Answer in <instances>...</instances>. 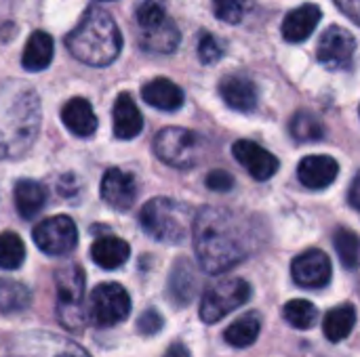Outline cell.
I'll use <instances>...</instances> for the list:
<instances>
[{
	"label": "cell",
	"mask_w": 360,
	"mask_h": 357,
	"mask_svg": "<svg viewBox=\"0 0 360 357\" xmlns=\"http://www.w3.org/2000/svg\"><path fill=\"white\" fill-rule=\"evenodd\" d=\"M194 250L209 274H224L247 257V238L240 219L226 210L205 206L194 219Z\"/></svg>",
	"instance_id": "cell-1"
},
{
	"label": "cell",
	"mask_w": 360,
	"mask_h": 357,
	"mask_svg": "<svg viewBox=\"0 0 360 357\" xmlns=\"http://www.w3.org/2000/svg\"><path fill=\"white\" fill-rule=\"evenodd\" d=\"M40 130V99L25 82L0 84V160L23 156Z\"/></svg>",
	"instance_id": "cell-2"
},
{
	"label": "cell",
	"mask_w": 360,
	"mask_h": 357,
	"mask_svg": "<svg viewBox=\"0 0 360 357\" xmlns=\"http://www.w3.org/2000/svg\"><path fill=\"white\" fill-rule=\"evenodd\" d=\"M65 46L78 61L103 67L116 61L122 48V36L110 13L89 6L78 25L65 36Z\"/></svg>",
	"instance_id": "cell-3"
},
{
	"label": "cell",
	"mask_w": 360,
	"mask_h": 357,
	"mask_svg": "<svg viewBox=\"0 0 360 357\" xmlns=\"http://www.w3.org/2000/svg\"><path fill=\"white\" fill-rule=\"evenodd\" d=\"M194 210L173 198H154L139 213L143 231L165 244L186 242L194 229Z\"/></svg>",
	"instance_id": "cell-4"
},
{
	"label": "cell",
	"mask_w": 360,
	"mask_h": 357,
	"mask_svg": "<svg viewBox=\"0 0 360 357\" xmlns=\"http://www.w3.org/2000/svg\"><path fill=\"white\" fill-rule=\"evenodd\" d=\"M57 286V318L59 322L78 332L84 328L86 311H84V274L78 265H65L55 271Z\"/></svg>",
	"instance_id": "cell-5"
},
{
	"label": "cell",
	"mask_w": 360,
	"mask_h": 357,
	"mask_svg": "<svg viewBox=\"0 0 360 357\" xmlns=\"http://www.w3.org/2000/svg\"><path fill=\"white\" fill-rule=\"evenodd\" d=\"M154 154L173 168H192L202 158V139L194 130L167 126L154 137Z\"/></svg>",
	"instance_id": "cell-6"
},
{
	"label": "cell",
	"mask_w": 360,
	"mask_h": 357,
	"mask_svg": "<svg viewBox=\"0 0 360 357\" xmlns=\"http://www.w3.org/2000/svg\"><path fill=\"white\" fill-rule=\"evenodd\" d=\"M251 299V286L243 278H224L211 284L200 301V320L217 324Z\"/></svg>",
	"instance_id": "cell-7"
},
{
	"label": "cell",
	"mask_w": 360,
	"mask_h": 357,
	"mask_svg": "<svg viewBox=\"0 0 360 357\" xmlns=\"http://www.w3.org/2000/svg\"><path fill=\"white\" fill-rule=\"evenodd\" d=\"M89 320L99 328H112L131 314V297L120 284H99L89 303Z\"/></svg>",
	"instance_id": "cell-8"
},
{
	"label": "cell",
	"mask_w": 360,
	"mask_h": 357,
	"mask_svg": "<svg viewBox=\"0 0 360 357\" xmlns=\"http://www.w3.org/2000/svg\"><path fill=\"white\" fill-rule=\"evenodd\" d=\"M2 357H91L74 341L61 339L51 332H32L17 337L11 351Z\"/></svg>",
	"instance_id": "cell-9"
},
{
	"label": "cell",
	"mask_w": 360,
	"mask_h": 357,
	"mask_svg": "<svg viewBox=\"0 0 360 357\" xmlns=\"http://www.w3.org/2000/svg\"><path fill=\"white\" fill-rule=\"evenodd\" d=\"M34 242L44 255L63 257L72 252L78 244L76 223L65 215L51 217L34 227Z\"/></svg>",
	"instance_id": "cell-10"
},
{
	"label": "cell",
	"mask_w": 360,
	"mask_h": 357,
	"mask_svg": "<svg viewBox=\"0 0 360 357\" xmlns=\"http://www.w3.org/2000/svg\"><path fill=\"white\" fill-rule=\"evenodd\" d=\"M354 50H356L354 36L346 27L331 25L319 42L316 57L327 69H344L350 65Z\"/></svg>",
	"instance_id": "cell-11"
},
{
	"label": "cell",
	"mask_w": 360,
	"mask_h": 357,
	"mask_svg": "<svg viewBox=\"0 0 360 357\" xmlns=\"http://www.w3.org/2000/svg\"><path fill=\"white\" fill-rule=\"evenodd\" d=\"M291 276L302 288H323L331 280V261L323 250L310 248L293 259Z\"/></svg>",
	"instance_id": "cell-12"
},
{
	"label": "cell",
	"mask_w": 360,
	"mask_h": 357,
	"mask_svg": "<svg viewBox=\"0 0 360 357\" xmlns=\"http://www.w3.org/2000/svg\"><path fill=\"white\" fill-rule=\"evenodd\" d=\"M232 154L236 162L245 166L247 173L257 181H268L278 170V158L255 141H249V139L236 141L232 145Z\"/></svg>",
	"instance_id": "cell-13"
},
{
	"label": "cell",
	"mask_w": 360,
	"mask_h": 357,
	"mask_svg": "<svg viewBox=\"0 0 360 357\" xmlns=\"http://www.w3.org/2000/svg\"><path fill=\"white\" fill-rule=\"evenodd\" d=\"M101 198L116 210H129L137 200V181L120 168L105 170L101 179Z\"/></svg>",
	"instance_id": "cell-14"
},
{
	"label": "cell",
	"mask_w": 360,
	"mask_h": 357,
	"mask_svg": "<svg viewBox=\"0 0 360 357\" xmlns=\"http://www.w3.org/2000/svg\"><path fill=\"white\" fill-rule=\"evenodd\" d=\"M198 286H200V278L194 263L190 259H177L167 284V295L171 303L177 307H186L196 297Z\"/></svg>",
	"instance_id": "cell-15"
},
{
	"label": "cell",
	"mask_w": 360,
	"mask_h": 357,
	"mask_svg": "<svg viewBox=\"0 0 360 357\" xmlns=\"http://www.w3.org/2000/svg\"><path fill=\"white\" fill-rule=\"evenodd\" d=\"M340 173V164L331 156H308L300 162L297 177L308 189L329 187Z\"/></svg>",
	"instance_id": "cell-16"
},
{
	"label": "cell",
	"mask_w": 360,
	"mask_h": 357,
	"mask_svg": "<svg viewBox=\"0 0 360 357\" xmlns=\"http://www.w3.org/2000/svg\"><path fill=\"white\" fill-rule=\"evenodd\" d=\"M219 95L226 101V105L236 112H253L257 105V88L253 80H249L247 76H226L219 82Z\"/></svg>",
	"instance_id": "cell-17"
},
{
	"label": "cell",
	"mask_w": 360,
	"mask_h": 357,
	"mask_svg": "<svg viewBox=\"0 0 360 357\" xmlns=\"http://www.w3.org/2000/svg\"><path fill=\"white\" fill-rule=\"evenodd\" d=\"M323 11L319 4H302L293 8L283 21V36L289 42H304L321 23Z\"/></svg>",
	"instance_id": "cell-18"
},
{
	"label": "cell",
	"mask_w": 360,
	"mask_h": 357,
	"mask_svg": "<svg viewBox=\"0 0 360 357\" xmlns=\"http://www.w3.org/2000/svg\"><path fill=\"white\" fill-rule=\"evenodd\" d=\"M112 118H114V135H116V139L131 141L143 128L141 112H139V107L135 105V101H133V97L129 93L118 95V99L114 103Z\"/></svg>",
	"instance_id": "cell-19"
},
{
	"label": "cell",
	"mask_w": 360,
	"mask_h": 357,
	"mask_svg": "<svg viewBox=\"0 0 360 357\" xmlns=\"http://www.w3.org/2000/svg\"><path fill=\"white\" fill-rule=\"evenodd\" d=\"M61 120L65 124V128L76 135V137H91L97 130V116L91 107V103L82 97H74L70 99L63 109H61Z\"/></svg>",
	"instance_id": "cell-20"
},
{
	"label": "cell",
	"mask_w": 360,
	"mask_h": 357,
	"mask_svg": "<svg viewBox=\"0 0 360 357\" xmlns=\"http://www.w3.org/2000/svg\"><path fill=\"white\" fill-rule=\"evenodd\" d=\"M141 97L148 105L162 112H175L184 105V90L169 78H154L146 82L141 88Z\"/></svg>",
	"instance_id": "cell-21"
},
{
	"label": "cell",
	"mask_w": 360,
	"mask_h": 357,
	"mask_svg": "<svg viewBox=\"0 0 360 357\" xmlns=\"http://www.w3.org/2000/svg\"><path fill=\"white\" fill-rule=\"evenodd\" d=\"M13 200L21 219H34L46 204V189L38 181L21 179L15 183Z\"/></svg>",
	"instance_id": "cell-22"
},
{
	"label": "cell",
	"mask_w": 360,
	"mask_h": 357,
	"mask_svg": "<svg viewBox=\"0 0 360 357\" xmlns=\"http://www.w3.org/2000/svg\"><path fill=\"white\" fill-rule=\"evenodd\" d=\"M131 248L124 240L108 236V238H99L93 246H91V257L95 261V265H99L101 269H118L129 261Z\"/></svg>",
	"instance_id": "cell-23"
},
{
	"label": "cell",
	"mask_w": 360,
	"mask_h": 357,
	"mask_svg": "<svg viewBox=\"0 0 360 357\" xmlns=\"http://www.w3.org/2000/svg\"><path fill=\"white\" fill-rule=\"evenodd\" d=\"M51 61H53V38L46 32L36 29L25 42L21 65L27 72H42L51 65Z\"/></svg>",
	"instance_id": "cell-24"
},
{
	"label": "cell",
	"mask_w": 360,
	"mask_h": 357,
	"mask_svg": "<svg viewBox=\"0 0 360 357\" xmlns=\"http://www.w3.org/2000/svg\"><path fill=\"white\" fill-rule=\"evenodd\" d=\"M139 44L143 50L148 53H158V55H169L179 46V29L177 25L167 19L165 23L141 32L139 36Z\"/></svg>",
	"instance_id": "cell-25"
},
{
	"label": "cell",
	"mask_w": 360,
	"mask_h": 357,
	"mask_svg": "<svg viewBox=\"0 0 360 357\" xmlns=\"http://www.w3.org/2000/svg\"><path fill=\"white\" fill-rule=\"evenodd\" d=\"M259 332H262V316L257 311H249L226 328L224 339L228 345H232L236 349H245L257 341Z\"/></svg>",
	"instance_id": "cell-26"
},
{
	"label": "cell",
	"mask_w": 360,
	"mask_h": 357,
	"mask_svg": "<svg viewBox=\"0 0 360 357\" xmlns=\"http://www.w3.org/2000/svg\"><path fill=\"white\" fill-rule=\"evenodd\" d=\"M354 324H356V309L350 303H344L327 311L323 322V332L331 343H340L350 337Z\"/></svg>",
	"instance_id": "cell-27"
},
{
	"label": "cell",
	"mask_w": 360,
	"mask_h": 357,
	"mask_svg": "<svg viewBox=\"0 0 360 357\" xmlns=\"http://www.w3.org/2000/svg\"><path fill=\"white\" fill-rule=\"evenodd\" d=\"M32 303V292L25 284L15 280H0V311L2 314H17L27 309Z\"/></svg>",
	"instance_id": "cell-28"
},
{
	"label": "cell",
	"mask_w": 360,
	"mask_h": 357,
	"mask_svg": "<svg viewBox=\"0 0 360 357\" xmlns=\"http://www.w3.org/2000/svg\"><path fill=\"white\" fill-rule=\"evenodd\" d=\"M333 246H335L340 261L346 269H359L360 238L356 231H352L348 227H338L333 234Z\"/></svg>",
	"instance_id": "cell-29"
},
{
	"label": "cell",
	"mask_w": 360,
	"mask_h": 357,
	"mask_svg": "<svg viewBox=\"0 0 360 357\" xmlns=\"http://www.w3.org/2000/svg\"><path fill=\"white\" fill-rule=\"evenodd\" d=\"M291 135L300 143L319 141V139L325 137V126H323V122L314 114H310V112H297L291 118Z\"/></svg>",
	"instance_id": "cell-30"
},
{
	"label": "cell",
	"mask_w": 360,
	"mask_h": 357,
	"mask_svg": "<svg viewBox=\"0 0 360 357\" xmlns=\"http://www.w3.org/2000/svg\"><path fill=\"white\" fill-rule=\"evenodd\" d=\"M283 316L285 320L297 328V330H308L316 324V318H319V309L310 303V301H304V299H295V301H289L283 309Z\"/></svg>",
	"instance_id": "cell-31"
},
{
	"label": "cell",
	"mask_w": 360,
	"mask_h": 357,
	"mask_svg": "<svg viewBox=\"0 0 360 357\" xmlns=\"http://www.w3.org/2000/svg\"><path fill=\"white\" fill-rule=\"evenodd\" d=\"M23 259H25V246L21 238L13 231L0 234V269L13 271L21 267Z\"/></svg>",
	"instance_id": "cell-32"
},
{
	"label": "cell",
	"mask_w": 360,
	"mask_h": 357,
	"mask_svg": "<svg viewBox=\"0 0 360 357\" xmlns=\"http://www.w3.org/2000/svg\"><path fill=\"white\" fill-rule=\"evenodd\" d=\"M135 17H137V23H139L141 32L152 29V27H156V25H160V23H165L169 19L162 0H143L137 6Z\"/></svg>",
	"instance_id": "cell-33"
},
{
	"label": "cell",
	"mask_w": 360,
	"mask_h": 357,
	"mask_svg": "<svg viewBox=\"0 0 360 357\" xmlns=\"http://www.w3.org/2000/svg\"><path fill=\"white\" fill-rule=\"evenodd\" d=\"M213 13L219 21L240 23L247 13V0H213Z\"/></svg>",
	"instance_id": "cell-34"
},
{
	"label": "cell",
	"mask_w": 360,
	"mask_h": 357,
	"mask_svg": "<svg viewBox=\"0 0 360 357\" xmlns=\"http://www.w3.org/2000/svg\"><path fill=\"white\" fill-rule=\"evenodd\" d=\"M221 55H224V48H221L219 40L215 36H211V34H205L200 38V44H198V57H200V61L207 63V65L209 63H217L221 59Z\"/></svg>",
	"instance_id": "cell-35"
},
{
	"label": "cell",
	"mask_w": 360,
	"mask_h": 357,
	"mask_svg": "<svg viewBox=\"0 0 360 357\" xmlns=\"http://www.w3.org/2000/svg\"><path fill=\"white\" fill-rule=\"evenodd\" d=\"M162 324H165L162 316L158 311H154V309H148L137 320V332L143 335V337H154V335H158L162 330Z\"/></svg>",
	"instance_id": "cell-36"
},
{
	"label": "cell",
	"mask_w": 360,
	"mask_h": 357,
	"mask_svg": "<svg viewBox=\"0 0 360 357\" xmlns=\"http://www.w3.org/2000/svg\"><path fill=\"white\" fill-rule=\"evenodd\" d=\"M205 183H207V187H209L211 191L224 194V191H230V189L234 187V177H232L230 173L217 168V170H211V173L207 175Z\"/></svg>",
	"instance_id": "cell-37"
},
{
	"label": "cell",
	"mask_w": 360,
	"mask_h": 357,
	"mask_svg": "<svg viewBox=\"0 0 360 357\" xmlns=\"http://www.w3.org/2000/svg\"><path fill=\"white\" fill-rule=\"evenodd\" d=\"M335 2L352 21H356L360 25V0H335Z\"/></svg>",
	"instance_id": "cell-38"
},
{
	"label": "cell",
	"mask_w": 360,
	"mask_h": 357,
	"mask_svg": "<svg viewBox=\"0 0 360 357\" xmlns=\"http://www.w3.org/2000/svg\"><path fill=\"white\" fill-rule=\"evenodd\" d=\"M348 202L354 210L360 213V173H356V177L352 179L350 183V189H348Z\"/></svg>",
	"instance_id": "cell-39"
},
{
	"label": "cell",
	"mask_w": 360,
	"mask_h": 357,
	"mask_svg": "<svg viewBox=\"0 0 360 357\" xmlns=\"http://www.w3.org/2000/svg\"><path fill=\"white\" fill-rule=\"evenodd\" d=\"M162 357H190V351H188V347L181 345V343H173Z\"/></svg>",
	"instance_id": "cell-40"
},
{
	"label": "cell",
	"mask_w": 360,
	"mask_h": 357,
	"mask_svg": "<svg viewBox=\"0 0 360 357\" xmlns=\"http://www.w3.org/2000/svg\"><path fill=\"white\" fill-rule=\"evenodd\" d=\"M359 290H360V269H359Z\"/></svg>",
	"instance_id": "cell-41"
},
{
	"label": "cell",
	"mask_w": 360,
	"mask_h": 357,
	"mask_svg": "<svg viewBox=\"0 0 360 357\" xmlns=\"http://www.w3.org/2000/svg\"><path fill=\"white\" fill-rule=\"evenodd\" d=\"M99 2H112V0H99Z\"/></svg>",
	"instance_id": "cell-42"
}]
</instances>
